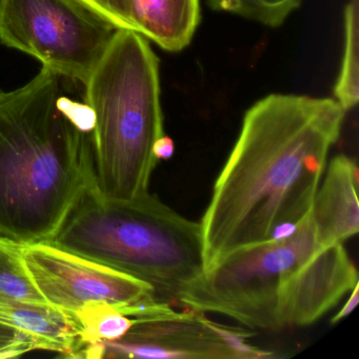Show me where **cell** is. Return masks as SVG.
Returning <instances> with one entry per match:
<instances>
[{
  "label": "cell",
  "mask_w": 359,
  "mask_h": 359,
  "mask_svg": "<svg viewBox=\"0 0 359 359\" xmlns=\"http://www.w3.org/2000/svg\"><path fill=\"white\" fill-rule=\"evenodd\" d=\"M346 111L334 98L270 94L245 112L201 222L205 272L290 234L311 213Z\"/></svg>",
  "instance_id": "obj_1"
},
{
  "label": "cell",
  "mask_w": 359,
  "mask_h": 359,
  "mask_svg": "<svg viewBox=\"0 0 359 359\" xmlns=\"http://www.w3.org/2000/svg\"><path fill=\"white\" fill-rule=\"evenodd\" d=\"M43 67L24 87L0 90V239L50 243L94 187V116Z\"/></svg>",
  "instance_id": "obj_2"
},
{
  "label": "cell",
  "mask_w": 359,
  "mask_h": 359,
  "mask_svg": "<svg viewBox=\"0 0 359 359\" xmlns=\"http://www.w3.org/2000/svg\"><path fill=\"white\" fill-rule=\"evenodd\" d=\"M94 116V187L104 201L148 194L165 136L159 60L146 37L118 29L85 85Z\"/></svg>",
  "instance_id": "obj_3"
},
{
  "label": "cell",
  "mask_w": 359,
  "mask_h": 359,
  "mask_svg": "<svg viewBox=\"0 0 359 359\" xmlns=\"http://www.w3.org/2000/svg\"><path fill=\"white\" fill-rule=\"evenodd\" d=\"M48 243L136 277L165 302H180L205 271L201 224L150 193L113 201L90 189Z\"/></svg>",
  "instance_id": "obj_4"
},
{
  "label": "cell",
  "mask_w": 359,
  "mask_h": 359,
  "mask_svg": "<svg viewBox=\"0 0 359 359\" xmlns=\"http://www.w3.org/2000/svg\"><path fill=\"white\" fill-rule=\"evenodd\" d=\"M319 249L310 213L290 234L224 258L205 272L180 304L226 315L250 327L280 331L283 287Z\"/></svg>",
  "instance_id": "obj_5"
},
{
  "label": "cell",
  "mask_w": 359,
  "mask_h": 359,
  "mask_svg": "<svg viewBox=\"0 0 359 359\" xmlns=\"http://www.w3.org/2000/svg\"><path fill=\"white\" fill-rule=\"evenodd\" d=\"M116 30L79 0H0V43L81 85Z\"/></svg>",
  "instance_id": "obj_6"
},
{
  "label": "cell",
  "mask_w": 359,
  "mask_h": 359,
  "mask_svg": "<svg viewBox=\"0 0 359 359\" xmlns=\"http://www.w3.org/2000/svg\"><path fill=\"white\" fill-rule=\"evenodd\" d=\"M251 332L224 327L187 308L136 317L123 337L87 344L75 358L257 359L274 356L250 344Z\"/></svg>",
  "instance_id": "obj_7"
},
{
  "label": "cell",
  "mask_w": 359,
  "mask_h": 359,
  "mask_svg": "<svg viewBox=\"0 0 359 359\" xmlns=\"http://www.w3.org/2000/svg\"><path fill=\"white\" fill-rule=\"evenodd\" d=\"M20 258L48 304L69 314L106 302L134 317L159 299L144 281L51 243L25 245Z\"/></svg>",
  "instance_id": "obj_8"
},
{
  "label": "cell",
  "mask_w": 359,
  "mask_h": 359,
  "mask_svg": "<svg viewBox=\"0 0 359 359\" xmlns=\"http://www.w3.org/2000/svg\"><path fill=\"white\" fill-rule=\"evenodd\" d=\"M358 283V272L342 243L320 248L285 283L281 295L283 329L320 319Z\"/></svg>",
  "instance_id": "obj_9"
},
{
  "label": "cell",
  "mask_w": 359,
  "mask_h": 359,
  "mask_svg": "<svg viewBox=\"0 0 359 359\" xmlns=\"http://www.w3.org/2000/svg\"><path fill=\"white\" fill-rule=\"evenodd\" d=\"M358 168L346 155L330 161L315 195L311 216L319 247L344 243L359 231Z\"/></svg>",
  "instance_id": "obj_10"
},
{
  "label": "cell",
  "mask_w": 359,
  "mask_h": 359,
  "mask_svg": "<svg viewBox=\"0 0 359 359\" xmlns=\"http://www.w3.org/2000/svg\"><path fill=\"white\" fill-rule=\"evenodd\" d=\"M0 323L30 335L37 350L73 358L79 348L81 327L75 315L46 304H28L0 296Z\"/></svg>",
  "instance_id": "obj_11"
},
{
  "label": "cell",
  "mask_w": 359,
  "mask_h": 359,
  "mask_svg": "<svg viewBox=\"0 0 359 359\" xmlns=\"http://www.w3.org/2000/svg\"><path fill=\"white\" fill-rule=\"evenodd\" d=\"M137 33L172 53L186 49L201 24V0H132Z\"/></svg>",
  "instance_id": "obj_12"
},
{
  "label": "cell",
  "mask_w": 359,
  "mask_h": 359,
  "mask_svg": "<svg viewBox=\"0 0 359 359\" xmlns=\"http://www.w3.org/2000/svg\"><path fill=\"white\" fill-rule=\"evenodd\" d=\"M344 18V55L334 100L346 112L356 107L359 100V0H348Z\"/></svg>",
  "instance_id": "obj_13"
},
{
  "label": "cell",
  "mask_w": 359,
  "mask_h": 359,
  "mask_svg": "<svg viewBox=\"0 0 359 359\" xmlns=\"http://www.w3.org/2000/svg\"><path fill=\"white\" fill-rule=\"evenodd\" d=\"M74 315L81 327L79 351L87 344L119 339L134 323V318L106 302L87 304Z\"/></svg>",
  "instance_id": "obj_14"
},
{
  "label": "cell",
  "mask_w": 359,
  "mask_h": 359,
  "mask_svg": "<svg viewBox=\"0 0 359 359\" xmlns=\"http://www.w3.org/2000/svg\"><path fill=\"white\" fill-rule=\"evenodd\" d=\"M20 250L22 245L0 239V296L46 306L48 302L22 264Z\"/></svg>",
  "instance_id": "obj_15"
},
{
  "label": "cell",
  "mask_w": 359,
  "mask_h": 359,
  "mask_svg": "<svg viewBox=\"0 0 359 359\" xmlns=\"http://www.w3.org/2000/svg\"><path fill=\"white\" fill-rule=\"evenodd\" d=\"M304 0H207L213 11L224 12L269 28H278Z\"/></svg>",
  "instance_id": "obj_16"
},
{
  "label": "cell",
  "mask_w": 359,
  "mask_h": 359,
  "mask_svg": "<svg viewBox=\"0 0 359 359\" xmlns=\"http://www.w3.org/2000/svg\"><path fill=\"white\" fill-rule=\"evenodd\" d=\"M116 29L137 32L132 0H79Z\"/></svg>",
  "instance_id": "obj_17"
},
{
  "label": "cell",
  "mask_w": 359,
  "mask_h": 359,
  "mask_svg": "<svg viewBox=\"0 0 359 359\" xmlns=\"http://www.w3.org/2000/svg\"><path fill=\"white\" fill-rule=\"evenodd\" d=\"M34 350L37 344L30 335L0 323V359L20 357Z\"/></svg>",
  "instance_id": "obj_18"
},
{
  "label": "cell",
  "mask_w": 359,
  "mask_h": 359,
  "mask_svg": "<svg viewBox=\"0 0 359 359\" xmlns=\"http://www.w3.org/2000/svg\"><path fill=\"white\" fill-rule=\"evenodd\" d=\"M358 302L359 283H357V285H355L354 289L351 291V295L350 297H348V302H346V304L342 306L341 310H340L339 312H338L337 314H336L335 316L332 318L331 323H333V325L334 323H337L338 321L341 320V319H344V317L350 315L351 313L354 311V309L356 308Z\"/></svg>",
  "instance_id": "obj_19"
},
{
  "label": "cell",
  "mask_w": 359,
  "mask_h": 359,
  "mask_svg": "<svg viewBox=\"0 0 359 359\" xmlns=\"http://www.w3.org/2000/svg\"><path fill=\"white\" fill-rule=\"evenodd\" d=\"M155 156L158 161L163 159H169L174 154V142L171 138L168 136H163L161 140L157 142L154 149Z\"/></svg>",
  "instance_id": "obj_20"
}]
</instances>
